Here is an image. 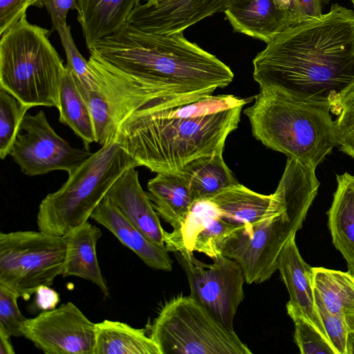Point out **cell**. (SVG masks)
Instances as JSON below:
<instances>
[{"label": "cell", "instance_id": "obj_1", "mask_svg": "<svg viewBox=\"0 0 354 354\" xmlns=\"http://www.w3.org/2000/svg\"><path fill=\"white\" fill-rule=\"evenodd\" d=\"M260 89L327 101L354 80V12L337 3L293 25L253 59Z\"/></svg>", "mask_w": 354, "mask_h": 354}, {"label": "cell", "instance_id": "obj_2", "mask_svg": "<svg viewBox=\"0 0 354 354\" xmlns=\"http://www.w3.org/2000/svg\"><path fill=\"white\" fill-rule=\"evenodd\" d=\"M247 100L202 97L173 106H142L119 126L115 141L153 172H177L201 156L223 153Z\"/></svg>", "mask_w": 354, "mask_h": 354}, {"label": "cell", "instance_id": "obj_3", "mask_svg": "<svg viewBox=\"0 0 354 354\" xmlns=\"http://www.w3.org/2000/svg\"><path fill=\"white\" fill-rule=\"evenodd\" d=\"M89 52L147 82L158 97L157 102L148 106L192 102L213 95L234 79L229 66L187 40L183 32L149 33L127 22Z\"/></svg>", "mask_w": 354, "mask_h": 354}, {"label": "cell", "instance_id": "obj_4", "mask_svg": "<svg viewBox=\"0 0 354 354\" xmlns=\"http://www.w3.org/2000/svg\"><path fill=\"white\" fill-rule=\"evenodd\" d=\"M315 169L288 158L267 214L254 225L239 226L220 243L219 254L240 265L247 283L265 282L277 270L283 248L301 228L317 196Z\"/></svg>", "mask_w": 354, "mask_h": 354}, {"label": "cell", "instance_id": "obj_5", "mask_svg": "<svg viewBox=\"0 0 354 354\" xmlns=\"http://www.w3.org/2000/svg\"><path fill=\"white\" fill-rule=\"evenodd\" d=\"M243 112L257 140L315 168L337 146L328 100L260 89L253 104Z\"/></svg>", "mask_w": 354, "mask_h": 354}, {"label": "cell", "instance_id": "obj_6", "mask_svg": "<svg viewBox=\"0 0 354 354\" xmlns=\"http://www.w3.org/2000/svg\"><path fill=\"white\" fill-rule=\"evenodd\" d=\"M136 161L116 142L102 145L57 191L41 201L37 214L38 230L65 236L88 218L117 179Z\"/></svg>", "mask_w": 354, "mask_h": 354}, {"label": "cell", "instance_id": "obj_7", "mask_svg": "<svg viewBox=\"0 0 354 354\" xmlns=\"http://www.w3.org/2000/svg\"><path fill=\"white\" fill-rule=\"evenodd\" d=\"M50 32L25 15L1 35L0 88L32 107L59 106L65 66L48 39Z\"/></svg>", "mask_w": 354, "mask_h": 354}, {"label": "cell", "instance_id": "obj_8", "mask_svg": "<svg viewBox=\"0 0 354 354\" xmlns=\"http://www.w3.org/2000/svg\"><path fill=\"white\" fill-rule=\"evenodd\" d=\"M161 354H251L235 333L189 295L166 301L149 326Z\"/></svg>", "mask_w": 354, "mask_h": 354}, {"label": "cell", "instance_id": "obj_9", "mask_svg": "<svg viewBox=\"0 0 354 354\" xmlns=\"http://www.w3.org/2000/svg\"><path fill=\"white\" fill-rule=\"evenodd\" d=\"M66 236L40 230L0 233V283L28 299L62 274Z\"/></svg>", "mask_w": 354, "mask_h": 354}, {"label": "cell", "instance_id": "obj_10", "mask_svg": "<svg viewBox=\"0 0 354 354\" xmlns=\"http://www.w3.org/2000/svg\"><path fill=\"white\" fill-rule=\"evenodd\" d=\"M90 55L88 63L97 77L96 87L91 91L77 87L93 118L95 142L102 146L115 139L119 126L128 116L147 104L156 103L158 97L145 80Z\"/></svg>", "mask_w": 354, "mask_h": 354}, {"label": "cell", "instance_id": "obj_11", "mask_svg": "<svg viewBox=\"0 0 354 354\" xmlns=\"http://www.w3.org/2000/svg\"><path fill=\"white\" fill-rule=\"evenodd\" d=\"M191 252H176L178 261L186 274L189 296L205 308L218 322L234 329V319L243 300V271L234 260L218 254L213 263L198 260Z\"/></svg>", "mask_w": 354, "mask_h": 354}, {"label": "cell", "instance_id": "obj_12", "mask_svg": "<svg viewBox=\"0 0 354 354\" xmlns=\"http://www.w3.org/2000/svg\"><path fill=\"white\" fill-rule=\"evenodd\" d=\"M91 154L89 147H73L59 136L42 110L26 113L9 152L28 176L57 170L70 175Z\"/></svg>", "mask_w": 354, "mask_h": 354}, {"label": "cell", "instance_id": "obj_13", "mask_svg": "<svg viewBox=\"0 0 354 354\" xmlns=\"http://www.w3.org/2000/svg\"><path fill=\"white\" fill-rule=\"evenodd\" d=\"M24 337L48 354H93L95 323L69 301L26 319Z\"/></svg>", "mask_w": 354, "mask_h": 354}, {"label": "cell", "instance_id": "obj_14", "mask_svg": "<svg viewBox=\"0 0 354 354\" xmlns=\"http://www.w3.org/2000/svg\"><path fill=\"white\" fill-rule=\"evenodd\" d=\"M230 0H166L157 5L138 4L127 23L153 34L183 32L203 19L224 11Z\"/></svg>", "mask_w": 354, "mask_h": 354}, {"label": "cell", "instance_id": "obj_15", "mask_svg": "<svg viewBox=\"0 0 354 354\" xmlns=\"http://www.w3.org/2000/svg\"><path fill=\"white\" fill-rule=\"evenodd\" d=\"M277 270L290 297L286 304L288 315L303 317L328 339L315 303L313 268L301 256L295 236H292L283 248Z\"/></svg>", "mask_w": 354, "mask_h": 354}, {"label": "cell", "instance_id": "obj_16", "mask_svg": "<svg viewBox=\"0 0 354 354\" xmlns=\"http://www.w3.org/2000/svg\"><path fill=\"white\" fill-rule=\"evenodd\" d=\"M136 167L126 170L113 183L106 196L149 239L165 246V230L147 193L139 180Z\"/></svg>", "mask_w": 354, "mask_h": 354}, {"label": "cell", "instance_id": "obj_17", "mask_svg": "<svg viewBox=\"0 0 354 354\" xmlns=\"http://www.w3.org/2000/svg\"><path fill=\"white\" fill-rule=\"evenodd\" d=\"M223 12L234 32L266 44L293 26L292 12L274 0H230Z\"/></svg>", "mask_w": 354, "mask_h": 354}, {"label": "cell", "instance_id": "obj_18", "mask_svg": "<svg viewBox=\"0 0 354 354\" xmlns=\"http://www.w3.org/2000/svg\"><path fill=\"white\" fill-rule=\"evenodd\" d=\"M91 218L105 227L149 267L167 272L172 270V261L166 247L149 239L106 196L93 211Z\"/></svg>", "mask_w": 354, "mask_h": 354}, {"label": "cell", "instance_id": "obj_19", "mask_svg": "<svg viewBox=\"0 0 354 354\" xmlns=\"http://www.w3.org/2000/svg\"><path fill=\"white\" fill-rule=\"evenodd\" d=\"M147 195L160 217L178 232L196 203L189 185L180 171L160 172L147 183Z\"/></svg>", "mask_w": 354, "mask_h": 354}, {"label": "cell", "instance_id": "obj_20", "mask_svg": "<svg viewBox=\"0 0 354 354\" xmlns=\"http://www.w3.org/2000/svg\"><path fill=\"white\" fill-rule=\"evenodd\" d=\"M66 252L62 276L77 277L97 286L104 296L109 290L102 275L96 253L101 230L88 221L66 235Z\"/></svg>", "mask_w": 354, "mask_h": 354}, {"label": "cell", "instance_id": "obj_21", "mask_svg": "<svg viewBox=\"0 0 354 354\" xmlns=\"http://www.w3.org/2000/svg\"><path fill=\"white\" fill-rule=\"evenodd\" d=\"M140 0H78L77 20L86 47L119 30Z\"/></svg>", "mask_w": 354, "mask_h": 354}, {"label": "cell", "instance_id": "obj_22", "mask_svg": "<svg viewBox=\"0 0 354 354\" xmlns=\"http://www.w3.org/2000/svg\"><path fill=\"white\" fill-rule=\"evenodd\" d=\"M337 188L328 214V226L335 248L354 275V176L337 175Z\"/></svg>", "mask_w": 354, "mask_h": 354}, {"label": "cell", "instance_id": "obj_23", "mask_svg": "<svg viewBox=\"0 0 354 354\" xmlns=\"http://www.w3.org/2000/svg\"><path fill=\"white\" fill-rule=\"evenodd\" d=\"M273 201V194H259L240 183L223 189L207 200L223 219L236 226L252 225L261 221Z\"/></svg>", "mask_w": 354, "mask_h": 354}, {"label": "cell", "instance_id": "obj_24", "mask_svg": "<svg viewBox=\"0 0 354 354\" xmlns=\"http://www.w3.org/2000/svg\"><path fill=\"white\" fill-rule=\"evenodd\" d=\"M93 354H161L144 328L127 323L104 319L95 323V344Z\"/></svg>", "mask_w": 354, "mask_h": 354}, {"label": "cell", "instance_id": "obj_25", "mask_svg": "<svg viewBox=\"0 0 354 354\" xmlns=\"http://www.w3.org/2000/svg\"><path fill=\"white\" fill-rule=\"evenodd\" d=\"M314 290L327 310L344 318L349 333L354 330V275L322 267L313 268Z\"/></svg>", "mask_w": 354, "mask_h": 354}, {"label": "cell", "instance_id": "obj_26", "mask_svg": "<svg viewBox=\"0 0 354 354\" xmlns=\"http://www.w3.org/2000/svg\"><path fill=\"white\" fill-rule=\"evenodd\" d=\"M196 202L207 201L223 189L239 183L225 164L223 153L197 158L180 171Z\"/></svg>", "mask_w": 354, "mask_h": 354}, {"label": "cell", "instance_id": "obj_27", "mask_svg": "<svg viewBox=\"0 0 354 354\" xmlns=\"http://www.w3.org/2000/svg\"><path fill=\"white\" fill-rule=\"evenodd\" d=\"M59 122L69 127L84 146L95 142V128L88 105L71 71L65 66L59 89Z\"/></svg>", "mask_w": 354, "mask_h": 354}, {"label": "cell", "instance_id": "obj_28", "mask_svg": "<svg viewBox=\"0 0 354 354\" xmlns=\"http://www.w3.org/2000/svg\"><path fill=\"white\" fill-rule=\"evenodd\" d=\"M328 101L330 113L337 115L333 120L337 146L354 158V80Z\"/></svg>", "mask_w": 354, "mask_h": 354}, {"label": "cell", "instance_id": "obj_29", "mask_svg": "<svg viewBox=\"0 0 354 354\" xmlns=\"http://www.w3.org/2000/svg\"><path fill=\"white\" fill-rule=\"evenodd\" d=\"M26 104L6 90L0 88V158L9 156L22 121L28 110Z\"/></svg>", "mask_w": 354, "mask_h": 354}, {"label": "cell", "instance_id": "obj_30", "mask_svg": "<svg viewBox=\"0 0 354 354\" xmlns=\"http://www.w3.org/2000/svg\"><path fill=\"white\" fill-rule=\"evenodd\" d=\"M67 59L66 66L73 73L80 88L91 91L95 88L97 80L88 61L86 60L76 47L71 28L67 24L57 30Z\"/></svg>", "mask_w": 354, "mask_h": 354}, {"label": "cell", "instance_id": "obj_31", "mask_svg": "<svg viewBox=\"0 0 354 354\" xmlns=\"http://www.w3.org/2000/svg\"><path fill=\"white\" fill-rule=\"evenodd\" d=\"M295 324L294 341L302 354H335L330 341L310 322L298 315H290Z\"/></svg>", "mask_w": 354, "mask_h": 354}, {"label": "cell", "instance_id": "obj_32", "mask_svg": "<svg viewBox=\"0 0 354 354\" xmlns=\"http://www.w3.org/2000/svg\"><path fill=\"white\" fill-rule=\"evenodd\" d=\"M19 295L0 283V332L8 337H24L26 318L21 313L17 300Z\"/></svg>", "mask_w": 354, "mask_h": 354}, {"label": "cell", "instance_id": "obj_33", "mask_svg": "<svg viewBox=\"0 0 354 354\" xmlns=\"http://www.w3.org/2000/svg\"><path fill=\"white\" fill-rule=\"evenodd\" d=\"M315 297L322 324L335 354H347L349 330L345 319L340 316L330 313L315 291Z\"/></svg>", "mask_w": 354, "mask_h": 354}, {"label": "cell", "instance_id": "obj_34", "mask_svg": "<svg viewBox=\"0 0 354 354\" xmlns=\"http://www.w3.org/2000/svg\"><path fill=\"white\" fill-rule=\"evenodd\" d=\"M36 0H0V35L17 24L26 15L27 9Z\"/></svg>", "mask_w": 354, "mask_h": 354}, {"label": "cell", "instance_id": "obj_35", "mask_svg": "<svg viewBox=\"0 0 354 354\" xmlns=\"http://www.w3.org/2000/svg\"><path fill=\"white\" fill-rule=\"evenodd\" d=\"M34 6L45 7L52 21L53 30L67 24V14L71 10H78V0H36Z\"/></svg>", "mask_w": 354, "mask_h": 354}, {"label": "cell", "instance_id": "obj_36", "mask_svg": "<svg viewBox=\"0 0 354 354\" xmlns=\"http://www.w3.org/2000/svg\"><path fill=\"white\" fill-rule=\"evenodd\" d=\"M293 25L322 14L321 0H293Z\"/></svg>", "mask_w": 354, "mask_h": 354}, {"label": "cell", "instance_id": "obj_37", "mask_svg": "<svg viewBox=\"0 0 354 354\" xmlns=\"http://www.w3.org/2000/svg\"><path fill=\"white\" fill-rule=\"evenodd\" d=\"M50 286H42L35 292L37 306L41 310H48L56 308L59 301L58 293Z\"/></svg>", "mask_w": 354, "mask_h": 354}, {"label": "cell", "instance_id": "obj_38", "mask_svg": "<svg viewBox=\"0 0 354 354\" xmlns=\"http://www.w3.org/2000/svg\"><path fill=\"white\" fill-rule=\"evenodd\" d=\"M10 338V337L0 332V354H14L15 353Z\"/></svg>", "mask_w": 354, "mask_h": 354}, {"label": "cell", "instance_id": "obj_39", "mask_svg": "<svg viewBox=\"0 0 354 354\" xmlns=\"http://www.w3.org/2000/svg\"><path fill=\"white\" fill-rule=\"evenodd\" d=\"M274 1L279 8L292 12L294 8L293 0H274Z\"/></svg>", "mask_w": 354, "mask_h": 354}, {"label": "cell", "instance_id": "obj_40", "mask_svg": "<svg viewBox=\"0 0 354 354\" xmlns=\"http://www.w3.org/2000/svg\"><path fill=\"white\" fill-rule=\"evenodd\" d=\"M347 354H354V330L348 333L347 341Z\"/></svg>", "mask_w": 354, "mask_h": 354}, {"label": "cell", "instance_id": "obj_41", "mask_svg": "<svg viewBox=\"0 0 354 354\" xmlns=\"http://www.w3.org/2000/svg\"><path fill=\"white\" fill-rule=\"evenodd\" d=\"M146 1H147V3H148L149 4L157 5V4L160 3L161 2L165 1L166 0H146Z\"/></svg>", "mask_w": 354, "mask_h": 354}, {"label": "cell", "instance_id": "obj_42", "mask_svg": "<svg viewBox=\"0 0 354 354\" xmlns=\"http://www.w3.org/2000/svg\"><path fill=\"white\" fill-rule=\"evenodd\" d=\"M322 4L323 3H328L330 0H321ZM351 1L352 2L353 5L354 6V0H351Z\"/></svg>", "mask_w": 354, "mask_h": 354}]
</instances>
